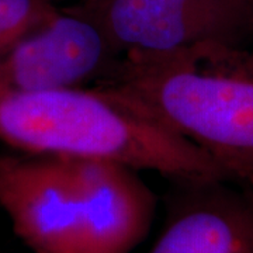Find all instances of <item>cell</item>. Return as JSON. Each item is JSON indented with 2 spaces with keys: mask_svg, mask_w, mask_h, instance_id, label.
Listing matches in <instances>:
<instances>
[{
  "mask_svg": "<svg viewBox=\"0 0 253 253\" xmlns=\"http://www.w3.org/2000/svg\"><path fill=\"white\" fill-rule=\"evenodd\" d=\"M93 89L187 139L235 181L253 187V51L204 44L146 61L124 59Z\"/></svg>",
  "mask_w": 253,
  "mask_h": 253,
  "instance_id": "obj_1",
  "label": "cell"
},
{
  "mask_svg": "<svg viewBox=\"0 0 253 253\" xmlns=\"http://www.w3.org/2000/svg\"><path fill=\"white\" fill-rule=\"evenodd\" d=\"M0 144L20 154L110 159L168 180L235 181L196 145L93 87L0 89Z\"/></svg>",
  "mask_w": 253,
  "mask_h": 253,
  "instance_id": "obj_2",
  "label": "cell"
},
{
  "mask_svg": "<svg viewBox=\"0 0 253 253\" xmlns=\"http://www.w3.org/2000/svg\"><path fill=\"white\" fill-rule=\"evenodd\" d=\"M97 24L126 61L204 44L246 45L252 0H93L62 4Z\"/></svg>",
  "mask_w": 253,
  "mask_h": 253,
  "instance_id": "obj_3",
  "label": "cell"
},
{
  "mask_svg": "<svg viewBox=\"0 0 253 253\" xmlns=\"http://www.w3.org/2000/svg\"><path fill=\"white\" fill-rule=\"evenodd\" d=\"M124 56L91 20L59 4L0 56V89H84L113 78Z\"/></svg>",
  "mask_w": 253,
  "mask_h": 253,
  "instance_id": "obj_4",
  "label": "cell"
},
{
  "mask_svg": "<svg viewBox=\"0 0 253 253\" xmlns=\"http://www.w3.org/2000/svg\"><path fill=\"white\" fill-rule=\"evenodd\" d=\"M0 208L33 253H81V200L71 156L0 155Z\"/></svg>",
  "mask_w": 253,
  "mask_h": 253,
  "instance_id": "obj_5",
  "label": "cell"
},
{
  "mask_svg": "<svg viewBox=\"0 0 253 253\" xmlns=\"http://www.w3.org/2000/svg\"><path fill=\"white\" fill-rule=\"evenodd\" d=\"M162 234L149 253H253V187L174 179Z\"/></svg>",
  "mask_w": 253,
  "mask_h": 253,
  "instance_id": "obj_6",
  "label": "cell"
},
{
  "mask_svg": "<svg viewBox=\"0 0 253 253\" xmlns=\"http://www.w3.org/2000/svg\"><path fill=\"white\" fill-rule=\"evenodd\" d=\"M81 200V253H131L154 222L158 199L141 170L101 158H73Z\"/></svg>",
  "mask_w": 253,
  "mask_h": 253,
  "instance_id": "obj_7",
  "label": "cell"
},
{
  "mask_svg": "<svg viewBox=\"0 0 253 253\" xmlns=\"http://www.w3.org/2000/svg\"><path fill=\"white\" fill-rule=\"evenodd\" d=\"M52 0H0V56L58 10Z\"/></svg>",
  "mask_w": 253,
  "mask_h": 253,
  "instance_id": "obj_8",
  "label": "cell"
},
{
  "mask_svg": "<svg viewBox=\"0 0 253 253\" xmlns=\"http://www.w3.org/2000/svg\"><path fill=\"white\" fill-rule=\"evenodd\" d=\"M52 1L56 4H61V3L69 4V3H82V1H93V0H52Z\"/></svg>",
  "mask_w": 253,
  "mask_h": 253,
  "instance_id": "obj_9",
  "label": "cell"
},
{
  "mask_svg": "<svg viewBox=\"0 0 253 253\" xmlns=\"http://www.w3.org/2000/svg\"><path fill=\"white\" fill-rule=\"evenodd\" d=\"M252 1H253V0H252Z\"/></svg>",
  "mask_w": 253,
  "mask_h": 253,
  "instance_id": "obj_10",
  "label": "cell"
},
{
  "mask_svg": "<svg viewBox=\"0 0 253 253\" xmlns=\"http://www.w3.org/2000/svg\"><path fill=\"white\" fill-rule=\"evenodd\" d=\"M0 253H1V252H0Z\"/></svg>",
  "mask_w": 253,
  "mask_h": 253,
  "instance_id": "obj_11",
  "label": "cell"
}]
</instances>
